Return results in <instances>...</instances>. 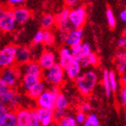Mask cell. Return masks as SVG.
<instances>
[{"label": "cell", "instance_id": "obj_1", "mask_svg": "<svg viewBox=\"0 0 126 126\" xmlns=\"http://www.w3.org/2000/svg\"><path fill=\"white\" fill-rule=\"evenodd\" d=\"M76 86L79 92L85 96L89 95L93 92L98 81L97 74L93 70H88L82 75H79L76 79Z\"/></svg>", "mask_w": 126, "mask_h": 126}, {"label": "cell", "instance_id": "obj_2", "mask_svg": "<svg viewBox=\"0 0 126 126\" xmlns=\"http://www.w3.org/2000/svg\"><path fill=\"white\" fill-rule=\"evenodd\" d=\"M21 103V96L16 90L7 87L0 79V104L5 105L7 108L16 109Z\"/></svg>", "mask_w": 126, "mask_h": 126}, {"label": "cell", "instance_id": "obj_3", "mask_svg": "<svg viewBox=\"0 0 126 126\" xmlns=\"http://www.w3.org/2000/svg\"><path fill=\"white\" fill-rule=\"evenodd\" d=\"M64 68L59 63H55L50 68L42 70V78L52 86L60 87L64 82Z\"/></svg>", "mask_w": 126, "mask_h": 126}, {"label": "cell", "instance_id": "obj_4", "mask_svg": "<svg viewBox=\"0 0 126 126\" xmlns=\"http://www.w3.org/2000/svg\"><path fill=\"white\" fill-rule=\"evenodd\" d=\"M21 76L20 68L13 66L0 68V79L7 87L14 88L18 83Z\"/></svg>", "mask_w": 126, "mask_h": 126}, {"label": "cell", "instance_id": "obj_5", "mask_svg": "<svg viewBox=\"0 0 126 126\" xmlns=\"http://www.w3.org/2000/svg\"><path fill=\"white\" fill-rule=\"evenodd\" d=\"M87 21V11L83 6H79L75 9L69 10L68 23L72 28H82Z\"/></svg>", "mask_w": 126, "mask_h": 126}, {"label": "cell", "instance_id": "obj_6", "mask_svg": "<svg viewBox=\"0 0 126 126\" xmlns=\"http://www.w3.org/2000/svg\"><path fill=\"white\" fill-rule=\"evenodd\" d=\"M16 63V46L6 45L0 49V68L10 67Z\"/></svg>", "mask_w": 126, "mask_h": 126}, {"label": "cell", "instance_id": "obj_7", "mask_svg": "<svg viewBox=\"0 0 126 126\" xmlns=\"http://www.w3.org/2000/svg\"><path fill=\"white\" fill-rule=\"evenodd\" d=\"M16 22L13 16L12 10L5 9L2 16L0 17V32H12L16 28Z\"/></svg>", "mask_w": 126, "mask_h": 126}, {"label": "cell", "instance_id": "obj_8", "mask_svg": "<svg viewBox=\"0 0 126 126\" xmlns=\"http://www.w3.org/2000/svg\"><path fill=\"white\" fill-rule=\"evenodd\" d=\"M56 96H57V94H53L50 89L49 90L45 89L35 100H36L37 105L39 107L54 110L55 109Z\"/></svg>", "mask_w": 126, "mask_h": 126}, {"label": "cell", "instance_id": "obj_9", "mask_svg": "<svg viewBox=\"0 0 126 126\" xmlns=\"http://www.w3.org/2000/svg\"><path fill=\"white\" fill-rule=\"evenodd\" d=\"M12 13L17 24H25L32 17V12L28 8L24 7V5L15 6L12 10Z\"/></svg>", "mask_w": 126, "mask_h": 126}, {"label": "cell", "instance_id": "obj_10", "mask_svg": "<svg viewBox=\"0 0 126 126\" xmlns=\"http://www.w3.org/2000/svg\"><path fill=\"white\" fill-rule=\"evenodd\" d=\"M31 59V50L29 48L24 45L16 46V63L17 65H24L25 63L29 62Z\"/></svg>", "mask_w": 126, "mask_h": 126}, {"label": "cell", "instance_id": "obj_11", "mask_svg": "<svg viewBox=\"0 0 126 126\" xmlns=\"http://www.w3.org/2000/svg\"><path fill=\"white\" fill-rule=\"evenodd\" d=\"M38 63L42 70L50 68L56 63V56L51 50H44L40 55L38 59Z\"/></svg>", "mask_w": 126, "mask_h": 126}, {"label": "cell", "instance_id": "obj_12", "mask_svg": "<svg viewBox=\"0 0 126 126\" xmlns=\"http://www.w3.org/2000/svg\"><path fill=\"white\" fill-rule=\"evenodd\" d=\"M83 41V30L82 28H72L66 36L64 42L70 47L72 45L81 43Z\"/></svg>", "mask_w": 126, "mask_h": 126}, {"label": "cell", "instance_id": "obj_13", "mask_svg": "<svg viewBox=\"0 0 126 126\" xmlns=\"http://www.w3.org/2000/svg\"><path fill=\"white\" fill-rule=\"evenodd\" d=\"M36 113L39 117L41 125L49 126L53 122V110L39 107L36 109Z\"/></svg>", "mask_w": 126, "mask_h": 126}, {"label": "cell", "instance_id": "obj_14", "mask_svg": "<svg viewBox=\"0 0 126 126\" xmlns=\"http://www.w3.org/2000/svg\"><path fill=\"white\" fill-rule=\"evenodd\" d=\"M21 73L23 72L24 74H32V75H38L42 76V69L40 67L39 63L36 61H31L25 63L24 65L21 66Z\"/></svg>", "mask_w": 126, "mask_h": 126}, {"label": "cell", "instance_id": "obj_15", "mask_svg": "<svg viewBox=\"0 0 126 126\" xmlns=\"http://www.w3.org/2000/svg\"><path fill=\"white\" fill-rule=\"evenodd\" d=\"M59 56H60L59 64H60L64 69L75 61L74 56L72 55V53H71L70 50H69L68 48H62V49L60 50V52H59Z\"/></svg>", "mask_w": 126, "mask_h": 126}, {"label": "cell", "instance_id": "obj_16", "mask_svg": "<svg viewBox=\"0 0 126 126\" xmlns=\"http://www.w3.org/2000/svg\"><path fill=\"white\" fill-rule=\"evenodd\" d=\"M42 76H38V75H32V74H24L22 79V83H23V87L24 89L29 90L30 88L38 84L39 82L42 81Z\"/></svg>", "mask_w": 126, "mask_h": 126}, {"label": "cell", "instance_id": "obj_17", "mask_svg": "<svg viewBox=\"0 0 126 126\" xmlns=\"http://www.w3.org/2000/svg\"><path fill=\"white\" fill-rule=\"evenodd\" d=\"M80 71H81V66L79 61H74L70 65L64 69V72H66L68 78L71 80H75L80 75Z\"/></svg>", "mask_w": 126, "mask_h": 126}, {"label": "cell", "instance_id": "obj_18", "mask_svg": "<svg viewBox=\"0 0 126 126\" xmlns=\"http://www.w3.org/2000/svg\"><path fill=\"white\" fill-rule=\"evenodd\" d=\"M30 110L25 108H20L16 111V126H29Z\"/></svg>", "mask_w": 126, "mask_h": 126}, {"label": "cell", "instance_id": "obj_19", "mask_svg": "<svg viewBox=\"0 0 126 126\" xmlns=\"http://www.w3.org/2000/svg\"><path fill=\"white\" fill-rule=\"evenodd\" d=\"M79 63H80L81 68H87V67H89V66L95 67L99 63V58H98V56L95 53L90 52L88 55H87L86 57L81 59Z\"/></svg>", "mask_w": 126, "mask_h": 126}, {"label": "cell", "instance_id": "obj_20", "mask_svg": "<svg viewBox=\"0 0 126 126\" xmlns=\"http://www.w3.org/2000/svg\"><path fill=\"white\" fill-rule=\"evenodd\" d=\"M117 70L120 74H124L126 69V54L124 50H118L115 55Z\"/></svg>", "mask_w": 126, "mask_h": 126}, {"label": "cell", "instance_id": "obj_21", "mask_svg": "<svg viewBox=\"0 0 126 126\" xmlns=\"http://www.w3.org/2000/svg\"><path fill=\"white\" fill-rule=\"evenodd\" d=\"M45 89H46V87H45L43 82L41 81V82H39L38 84L35 85V86H33L32 88H30L29 90H27L26 91L27 95H28L30 98H32V99L35 100Z\"/></svg>", "mask_w": 126, "mask_h": 126}, {"label": "cell", "instance_id": "obj_22", "mask_svg": "<svg viewBox=\"0 0 126 126\" xmlns=\"http://www.w3.org/2000/svg\"><path fill=\"white\" fill-rule=\"evenodd\" d=\"M68 14H69V8H63L61 12H59L56 16H54L55 24L60 26L61 24H65L67 23H68Z\"/></svg>", "mask_w": 126, "mask_h": 126}, {"label": "cell", "instance_id": "obj_23", "mask_svg": "<svg viewBox=\"0 0 126 126\" xmlns=\"http://www.w3.org/2000/svg\"><path fill=\"white\" fill-rule=\"evenodd\" d=\"M0 126H16V113L8 111L0 122Z\"/></svg>", "mask_w": 126, "mask_h": 126}, {"label": "cell", "instance_id": "obj_24", "mask_svg": "<svg viewBox=\"0 0 126 126\" xmlns=\"http://www.w3.org/2000/svg\"><path fill=\"white\" fill-rule=\"evenodd\" d=\"M68 106V100L63 93L60 92L56 96L55 101V109L59 110H67Z\"/></svg>", "mask_w": 126, "mask_h": 126}, {"label": "cell", "instance_id": "obj_25", "mask_svg": "<svg viewBox=\"0 0 126 126\" xmlns=\"http://www.w3.org/2000/svg\"><path fill=\"white\" fill-rule=\"evenodd\" d=\"M55 24L54 16L51 14H45L41 18V26L42 29H50Z\"/></svg>", "mask_w": 126, "mask_h": 126}, {"label": "cell", "instance_id": "obj_26", "mask_svg": "<svg viewBox=\"0 0 126 126\" xmlns=\"http://www.w3.org/2000/svg\"><path fill=\"white\" fill-rule=\"evenodd\" d=\"M90 52H92V50H91V46H90L89 43H87V42H81L79 53L75 57V61H80L81 59H83L84 57L88 55Z\"/></svg>", "mask_w": 126, "mask_h": 126}, {"label": "cell", "instance_id": "obj_27", "mask_svg": "<svg viewBox=\"0 0 126 126\" xmlns=\"http://www.w3.org/2000/svg\"><path fill=\"white\" fill-rule=\"evenodd\" d=\"M42 32H43L42 43H44L45 45H48V46H51L55 43V35L50 32V29H42Z\"/></svg>", "mask_w": 126, "mask_h": 126}, {"label": "cell", "instance_id": "obj_28", "mask_svg": "<svg viewBox=\"0 0 126 126\" xmlns=\"http://www.w3.org/2000/svg\"><path fill=\"white\" fill-rule=\"evenodd\" d=\"M109 71L108 70H104L103 72V85H104V87H105V92L106 96L110 97L112 95V88H111L110 86V82H109Z\"/></svg>", "mask_w": 126, "mask_h": 126}, {"label": "cell", "instance_id": "obj_29", "mask_svg": "<svg viewBox=\"0 0 126 126\" xmlns=\"http://www.w3.org/2000/svg\"><path fill=\"white\" fill-rule=\"evenodd\" d=\"M60 126H76L78 125L75 120V117L71 115H65L58 122Z\"/></svg>", "mask_w": 126, "mask_h": 126}, {"label": "cell", "instance_id": "obj_30", "mask_svg": "<svg viewBox=\"0 0 126 126\" xmlns=\"http://www.w3.org/2000/svg\"><path fill=\"white\" fill-rule=\"evenodd\" d=\"M84 125L85 126H99L100 123H99L98 118H97V116L95 115V114L91 113V114L87 115L86 120H85Z\"/></svg>", "mask_w": 126, "mask_h": 126}, {"label": "cell", "instance_id": "obj_31", "mask_svg": "<svg viewBox=\"0 0 126 126\" xmlns=\"http://www.w3.org/2000/svg\"><path fill=\"white\" fill-rule=\"evenodd\" d=\"M106 19H107L109 27L111 29H113L116 26V19L115 16H114V14H113L111 8H107V10H106Z\"/></svg>", "mask_w": 126, "mask_h": 126}, {"label": "cell", "instance_id": "obj_32", "mask_svg": "<svg viewBox=\"0 0 126 126\" xmlns=\"http://www.w3.org/2000/svg\"><path fill=\"white\" fill-rule=\"evenodd\" d=\"M40 120L39 117L37 115L36 110L30 111V116H29V126H40Z\"/></svg>", "mask_w": 126, "mask_h": 126}, {"label": "cell", "instance_id": "obj_33", "mask_svg": "<svg viewBox=\"0 0 126 126\" xmlns=\"http://www.w3.org/2000/svg\"><path fill=\"white\" fill-rule=\"evenodd\" d=\"M109 82L112 88V91H116L118 87V82H117V78L113 71H109Z\"/></svg>", "mask_w": 126, "mask_h": 126}, {"label": "cell", "instance_id": "obj_34", "mask_svg": "<svg viewBox=\"0 0 126 126\" xmlns=\"http://www.w3.org/2000/svg\"><path fill=\"white\" fill-rule=\"evenodd\" d=\"M66 115V110H59L54 109L53 110V121L59 122L63 116Z\"/></svg>", "mask_w": 126, "mask_h": 126}, {"label": "cell", "instance_id": "obj_35", "mask_svg": "<svg viewBox=\"0 0 126 126\" xmlns=\"http://www.w3.org/2000/svg\"><path fill=\"white\" fill-rule=\"evenodd\" d=\"M86 117H87L86 113L82 112V111H79V113L76 114V117H75V120H76L77 124H84L85 120H86Z\"/></svg>", "mask_w": 126, "mask_h": 126}, {"label": "cell", "instance_id": "obj_36", "mask_svg": "<svg viewBox=\"0 0 126 126\" xmlns=\"http://www.w3.org/2000/svg\"><path fill=\"white\" fill-rule=\"evenodd\" d=\"M42 40H43V32H42V30H40L34 35L32 42L33 44H41L42 43Z\"/></svg>", "mask_w": 126, "mask_h": 126}, {"label": "cell", "instance_id": "obj_37", "mask_svg": "<svg viewBox=\"0 0 126 126\" xmlns=\"http://www.w3.org/2000/svg\"><path fill=\"white\" fill-rule=\"evenodd\" d=\"M6 3H7L8 5H10V6H18V5H22L23 4L25 3L26 0H5Z\"/></svg>", "mask_w": 126, "mask_h": 126}, {"label": "cell", "instance_id": "obj_38", "mask_svg": "<svg viewBox=\"0 0 126 126\" xmlns=\"http://www.w3.org/2000/svg\"><path fill=\"white\" fill-rule=\"evenodd\" d=\"M91 110H92V107H91V105H90L89 103L85 102V103H82L81 105H80V110L79 111H82V112L87 113H89Z\"/></svg>", "mask_w": 126, "mask_h": 126}, {"label": "cell", "instance_id": "obj_39", "mask_svg": "<svg viewBox=\"0 0 126 126\" xmlns=\"http://www.w3.org/2000/svg\"><path fill=\"white\" fill-rule=\"evenodd\" d=\"M117 46H118L119 49H121V50H123V49H124V48L126 47V38L125 36H121L120 38H119L118 40V42H117Z\"/></svg>", "mask_w": 126, "mask_h": 126}, {"label": "cell", "instance_id": "obj_40", "mask_svg": "<svg viewBox=\"0 0 126 126\" xmlns=\"http://www.w3.org/2000/svg\"><path fill=\"white\" fill-rule=\"evenodd\" d=\"M8 112V108L6 105H2V104H0V122L2 120V118L5 116V114Z\"/></svg>", "mask_w": 126, "mask_h": 126}, {"label": "cell", "instance_id": "obj_41", "mask_svg": "<svg viewBox=\"0 0 126 126\" xmlns=\"http://www.w3.org/2000/svg\"><path fill=\"white\" fill-rule=\"evenodd\" d=\"M121 103L123 104V105H124V107H125L126 105V89L125 87H123L121 90Z\"/></svg>", "mask_w": 126, "mask_h": 126}, {"label": "cell", "instance_id": "obj_42", "mask_svg": "<svg viewBox=\"0 0 126 126\" xmlns=\"http://www.w3.org/2000/svg\"><path fill=\"white\" fill-rule=\"evenodd\" d=\"M79 1V0H65V3H66V5H67V6H68V8L69 7L71 8V7L76 6Z\"/></svg>", "mask_w": 126, "mask_h": 126}, {"label": "cell", "instance_id": "obj_43", "mask_svg": "<svg viewBox=\"0 0 126 126\" xmlns=\"http://www.w3.org/2000/svg\"><path fill=\"white\" fill-rule=\"evenodd\" d=\"M120 18H121L122 21L125 23L126 22V10H123L121 13H120Z\"/></svg>", "mask_w": 126, "mask_h": 126}, {"label": "cell", "instance_id": "obj_44", "mask_svg": "<svg viewBox=\"0 0 126 126\" xmlns=\"http://www.w3.org/2000/svg\"><path fill=\"white\" fill-rule=\"evenodd\" d=\"M5 9H6V8H5V6H4V5H0V17L2 16V15L4 14V12H5Z\"/></svg>", "mask_w": 126, "mask_h": 126}, {"label": "cell", "instance_id": "obj_45", "mask_svg": "<svg viewBox=\"0 0 126 126\" xmlns=\"http://www.w3.org/2000/svg\"><path fill=\"white\" fill-rule=\"evenodd\" d=\"M121 81H122V83H123V84L125 85V83H126V78H125V75H124V74H122Z\"/></svg>", "mask_w": 126, "mask_h": 126}, {"label": "cell", "instance_id": "obj_46", "mask_svg": "<svg viewBox=\"0 0 126 126\" xmlns=\"http://www.w3.org/2000/svg\"><path fill=\"white\" fill-rule=\"evenodd\" d=\"M0 35H1V32H0Z\"/></svg>", "mask_w": 126, "mask_h": 126}]
</instances>
